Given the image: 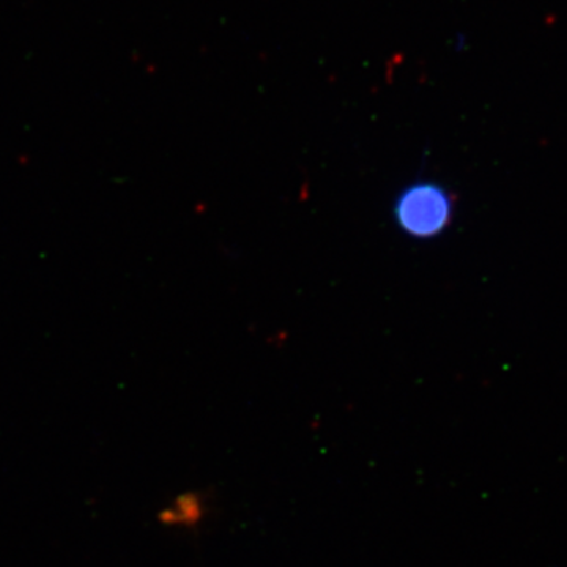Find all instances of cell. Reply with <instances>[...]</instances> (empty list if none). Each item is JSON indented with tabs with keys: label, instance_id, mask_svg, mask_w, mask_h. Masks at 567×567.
<instances>
[{
	"label": "cell",
	"instance_id": "6da1fadb",
	"mask_svg": "<svg viewBox=\"0 0 567 567\" xmlns=\"http://www.w3.org/2000/svg\"><path fill=\"white\" fill-rule=\"evenodd\" d=\"M453 196L436 183L409 186L394 205V218L405 234L416 238L436 237L451 224Z\"/></svg>",
	"mask_w": 567,
	"mask_h": 567
},
{
	"label": "cell",
	"instance_id": "7a4b0ae2",
	"mask_svg": "<svg viewBox=\"0 0 567 567\" xmlns=\"http://www.w3.org/2000/svg\"><path fill=\"white\" fill-rule=\"evenodd\" d=\"M210 498L205 492L186 491L175 496L162 513L159 520L164 527L193 532L204 527L205 522L210 517Z\"/></svg>",
	"mask_w": 567,
	"mask_h": 567
}]
</instances>
